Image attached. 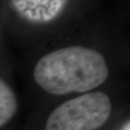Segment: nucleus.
<instances>
[{
    "mask_svg": "<svg viewBox=\"0 0 130 130\" xmlns=\"http://www.w3.org/2000/svg\"><path fill=\"white\" fill-rule=\"evenodd\" d=\"M108 77L104 56L94 49L73 46L42 56L35 66L34 78L44 91L63 95L88 92Z\"/></svg>",
    "mask_w": 130,
    "mask_h": 130,
    "instance_id": "obj_1",
    "label": "nucleus"
},
{
    "mask_svg": "<svg viewBox=\"0 0 130 130\" xmlns=\"http://www.w3.org/2000/svg\"><path fill=\"white\" fill-rule=\"evenodd\" d=\"M121 130H130V127H129V121H127V123H126V125L124 126V128L121 129Z\"/></svg>",
    "mask_w": 130,
    "mask_h": 130,
    "instance_id": "obj_5",
    "label": "nucleus"
},
{
    "mask_svg": "<svg viewBox=\"0 0 130 130\" xmlns=\"http://www.w3.org/2000/svg\"><path fill=\"white\" fill-rule=\"evenodd\" d=\"M67 0H11L12 8L30 23H48L54 20L66 6Z\"/></svg>",
    "mask_w": 130,
    "mask_h": 130,
    "instance_id": "obj_3",
    "label": "nucleus"
},
{
    "mask_svg": "<svg viewBox=\"0 0 130 130\" xmlns=\"http://www.w3.org/2000/svg\"><path fill=\"white\" fill-rule=\"evenodd\" d=\"M111 111L108 95L100 91L87 92L53 109L44 130H96L107 121Z\"/></svg>",
    "mask_w": 130,
    "mask_h": 130,
    "instance_id": "obj_2",
    "label": "nucleus"
},
{
    "mask_svg": "<svg viewBox=\"0 0 130 130\" xmlns=\"http://www.w3.org/2000/svg\"><path fill=\"white\" fill-rule=\"evenodd\" d=\"M18 109V100L13 90L0 78V127L12 119Z\"/></svg>",
    "mask_w": 130,
    "mask_h": 130,
    "instance_id": "obj_4",
    "label": "nucleus"
}]
</instances>
